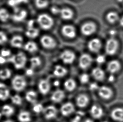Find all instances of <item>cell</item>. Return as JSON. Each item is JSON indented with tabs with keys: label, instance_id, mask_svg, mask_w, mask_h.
<instances>
[{
	"label": "cell",
	"instance_id": "cell-1",
	"mask_svg": "<svg viewBox=\"0 0 123 122\" xmlns=\"http://www.w3.org/2000/svg\"><path fill=\"white\" fill-rule=\"evenodd\" d=\"M36 22L40 28L45 31L51 29L55 23L53 18L46 13L40 14L37 17Z\"/></svg>",
	"mask_w": 123,
	"mask_h": 122
},
{
	"label": "cell",
	"instance_id": "cell-2",
	"mask_svg": "<svg viewBox=\"0 0 123 122\" xmlns=\"http://www.w3.org/2000/svg\"><path fill=\"white\" fill-rule=\"evenodd\" d=\"M7 60L8 62L12 63L16 69H22L27 63V58L25 53L20 51L9 57Z\"/></svg>",
	"mask_w": 123,
	"mask_h": 122
},
{
	"label": "cell",
	"instance_id": "cell-3",
	"mask_svg": "<svg viewBox=\"0 0 123 122\" xmlns=\"http://www.w3.org/2000/svg\"><path fill=\"white\" fill-rule=\"evenodd\" d=\"M12 86L13 89L17 92H21L27 86V81L23 76L16 75L12 79Z\"/></svg>",
	"mask_w": 123,
	"mask_h": 122
},
{
	"label": "cell",
	"instance_id": "cell-4",
	"mask_svg": "<svg viewBox=\"0 0 123 122\" xmlns=\"http://www.w3.org/2000/svg\"><path fill=\"white\" fill-rule=\"evenodd\" d=\"M97 27L95 23L92 21L85 22L80 27V32L83 36H91L96 31Z\"/></svg>",
	"mask_w": 123,
	"mask_h": 122
},
{
	"label": "cell",
	"instance_id": "cell-5",
	"mask_svg": "<svg viewBox=\"0 0 123 122\" xmlns=\"http://www.w3.org/2000/svg\"><path fill=\"white\" fill-rule=\"evenodd\" d=\"M40 44L43 48L47 50H52L56 47V41L52 36L48 35H44L40 38Z\"/></svg>",
	"mask_w": 123,
	"mask_h": 122
},
{
	"label": "cell",
	"instance_id": "cell-6",
	"mask_svg": "<svg viewBox=\"0 0 123 122\" xmlns=\"http://www.w3.org/2000/svg\"><path fill=\"white\" fill-rule=\"evenodd\" d=\"M118 41L113 38H111L107 41L105 50L107 55L110 56H113L115 55L118 50Z\"/></svg>",
	"mask_w": 123,
	"mask_h": 122
},
{
	"label": "cell",
	"instance_id": "cell-7",
	"mask_svg": "<svg viewBox=\"0 0 123 122\" xmlns=\"http://www.w3.org/2000/svg\"><path fill=\"white\" fill-rule=\"evenodd\" d=\"M61 32L63 36L69 39H73L77 36L76 28L72 24H65L62 27Z\"/></svg>",
	"mask_w": 123,
	"mask_h": 122
},
{
	"label": "cell",
	"instance_id": "cell-8",
	"mask_svg": "<svg viewBox=\"0 0 123 122\" xmlns=\"http://www.w3.org/2000/svg\"><path fill=\"white\" fill-rule=\"evenodd\" d=\"M28 13L26 10L22 8H15L12 16V19L15 22H23L27 18Z\"/></svg>",
	"mask_w": 123,
	"mask_h": 122
},
{
	"label": "cell",
	"instance_id": "cell-9",
	"mask_svg": "<svg viewBox=\"0 0 123 122\" xmlns=\"http://www.w3.org/2000/svg\"><path fill=\"white\" fill-rule=\"evenodd\" d=\"M61 60L66 64H71L75 60L76 55L73 51L70 50H65L60 55Z\"/></svg>",
	"mask_w": 123,
	"mask_h": 122
},
{
	"label": "cell",
	"instance_id": "cell-10",
	"mask_svg": "<svg viewBox=\"0 0 123 122\" xmlns=\"http://www.w3.org/2000/svg\"><path fill=\"white\" fill-rule=\"evenodd\" d=\"M92 62V58L88 54L85 53L81 55L79 61V64L80 67L83 69H86L90 67Z\"/></svg>",
	"mask_w": 123,
	"mask_h": 122
},
{
	"label": "cell",
	"instance_id": "cell-11",
	"mask_svg": "<svg viewBox=\"0 0 123 122\" xmlns=\"http://www.w3.org/2000/svg\"><path fill=\"white\" fill-rule=\"evenodd\" d=\"M102 44L101 41L97 38H93L90 40L87 44V48L93 53H98L101 49Z\"/></svg>",
	"mask_w": 123,
	"mask_h": 122
},
{
	"label": "cell",
	"instance_id": "cell-12",
	"mask_svg": "<svg viewBox=\"0 0 123 122\" xmlns=\"http://www.w3.org/2000/svg\"><path fill=\"white\" fill-rule=\"evenodd\" d=\"M59 15L62 19L65 21H70L74 18V13L73 10L68 7H63L60 8Z\"/></svg>",
	"mask_w": 123,
	"mask_h": 122
},
{
	"label": "cell",
	"instance_id": "cell-13",
	"mask_svg": "<svg viewBox=\"0 0 123 122\" xmlns=\"http://www.w3.org/2000/svg\"><path fill=\"white\" fill-rule=\"evenodd\" d=\"M98 94L102 99L109 100L113 95V92L111 88L106 86H102L99 88Z\"/></svg>",
	"mask_w": 123,
	"mask_h": 122
},
{
	"label": "cell",
	"instance_id": "cell-14",
	"mask_svg": "<svg viewBox=\"0 0 123 122\" xmlns=\"http://www.w3.org/2000/svg\"><path fill=\"white\" fill-rule=\"evenodd\" d=\"M121 68L120 62L117 60L110 61L107 66V69L111 74H114L119 71Z\"/></svg>",
	"mask_w": 123,
	"mask_h": 122
},
{
	"label": "cell",
	"instance_id": "cell-15",
	"mask_svg": "<svg viewBox=\"0 0 123 122\" xmlns=\"http://www.w3.org/2000/svg\"><path fill=\"white\" fill-rule=\"evenodd\" d=\"M57 112L56 108L53 105L47 106L44 108L43 111L44 117L48 120L54 118L56 116Z\"/></svg>",
	"mask_w": 123,
	"mask_h": 122
},
{
	"label": "cell",
	"instance_id": "cell-16",
	"mask_svg": "<svg viewBox=\"0 0 123 122\" xmlns=\"http://www.w3.org/2000/svg\"><path fill=\"white\" fill-rule=\"evenodd\" d=\"M24 40L22 36L17 35L13 36L10 40L11 46L13 48L20 49L23 47Z\"/></svg>",
	"mask_w": 123,
	"mask_h": 122
},
{
	"label": "cell",
	"instance_id": "cell-17",
	"mask_svg": "<svg viewBox=\"0 0 123 122\" xmlns=\"http://www.w3.org/2000/svg\"><path fill=\"white\" fill-rule=\"evenodd\" d=\"M111 117L117 122H123V108L117 107L113 109L111 112Z\"/></svg>",
	"mask_w": 123,
	"mask_h": 122
},
{
	"label": "cell",
	"instance_id": "cell-18",
	"mask_svg": "<svg viewBox=\"0 0 123 122\" xmlns=\"http://www.w3.org/2000/svg\"><path fill=\"white\" fill-rule=\"evenodd\" d=\"M90 113L93 118L98 119L103 116L104 112L100 106L97 105H94L90 109Z\"/></svg>",
	"mask_w": 123,
	"mask_h": 122
},
{
	"label": "cell",
	"instance_id": "cell-19",
	"mask_svg": "<svg viewBox=\"0 0 123 122\" xmlns=\"http://www.w3.org/2000/svg\"><path fill=\"white\" fill-rule=\"evenodd\" d=\"M25 35L28 38L30 39H35L38 36L40 31L37 28L34 27L31 23L29 24L27 30L25 31Z\"/></svg>",
	"mask_w": 123,
	"mask_h": 122
},
{
	"label": "cell",
	"instance_id": "cell-20",
	"mask_svg": "<svg viewBox=\"0 0 123 122\" xmlns=\"http://www.w3.org/2000/svg\"><path fill=\"white\" fill-rule=\"evenodd\" d=\"M38 87L40 93L43 94H46L50 91V84L47 79H42L39 83Z\"/></svg>",
	"mask_w": 123,
	"mask_h": 122
},
{
	"label": "cell",
	"instance_id": "cell-21",
	"mask_svg": "<svg viewBox=\"0 0 123 122\" xmlns=\"http://www.w3.org/2000/svg\"><path fill=\"white\" fill-rule=\"evenodd\" d=\"M74 111V107L71 102H67L61 107V112L64 116H67L72 114Z\"/></svg>",
	"mask_w": 123,
	"mask_h": 122
},
{
	"label": "cell",
	"instance_id": "cell-22",
	"mask_svg": "<svg viewBox=\"0 0 123 122\" xmlns=\"http://www.w3.org/2000/svg\"><path fill=\"white\" fill-rule=\"evenodd\" d=\"M89 102V98L86 94H81L76 98V104L77 106L80 108H84L88 105Z\"/></svg>",
	"mask_w": 123,
	"mask_h": 122
},
{
	"label": "cell",
	"instance_id": "cell-23",
	"mask_svg": "<svg viewBox=\"0 0 123 122\" xmlns=\"http://www.w3.org/2000/svg\"><path fill=\"white\" fill-rule=\"evenodd\" d=\"M92 75L95 79L98 81H103L105 78V73L101 68L96 67L92 71Z\"/></svg>",
	"mask_w": 123,
	"mask_h": 122
},
{
	"label": "cell",
	"instance_id": "cell-24",
	"mask_svg": "<svg viewBox=\"0 0 123 122\" xmlns=\"http://www.w3.org/2000/svg\"><path fill=\"white\" fill-rule=\"evenodd\" d=\"M65 97V93L63 90L57 89L52 94L50 99L55 102H59L63 100Z\"/></svg>",
	"mask_w": 123,
	"mask_h": 122
},
{
	"label": "cell",
	"instance_id": "cell-25",
	"mask_svg": "<svg viewBox=\"0 0 123 122\" xmlns=\"http://www.w3.org/2000/svg\"><path fill=\"white\" fill-rule=\"evenodd\" d=\"M23 47L25 51L29 53H35L38 50V47L36 43L32 41L27 42L24 44Z\"/></svg>",
	"mask_w": 123,
	"mask_h": 122
},
{
	"label": "cell",
	"instance_id": "cell-26",
	"mask_svg": "<svg viewBox=\"0 0 123 122\" xmlns=\"http://www.w3.org/2000/svg\"><path fill=\"white\" fill-rule=\"evenodd\" d=\"M68 73V71L66 68L59 65L55 66L53 71L54 76L58 78H62L65 76Z\"/></svg>",
	"mask_w": 123,
	"mask_h": 122
},
{
	"label": "cell",
	"instance_id": "cell-27",
	"mask_svg": "<svg viewBox=\"0 0 123 122\" xmlns=\"http://www.w3.org/2000/svg\"><path fill=\"white\" fill-rule=\"evenodd\" d=\"M2 115L6 117H10L14 113V109L12 106L9 105H5L1 108Z\"/></svg>",
	"mask_w": 123,
	"mask_h": 122
},
{
	"label": "cell",
	"instance_id": "cell-28",
	"mask_svg": "<svg viewBox=\"0 0 123 122\" xmlns=\"http://www.w3.org/2000/svg\"><path fill=\"white\" fill-rule=\"evenodd\" d=\"M18 119L20 122H29L31 120V116L28 111H22L18 114Z\"/></svg>",
	"mask_w": 123,
	"mask_h": 122
},
{
	"label": "cell",
	"instance_id": "cell-29",
	"mask_svg": "<svg viewBox=\"0 0 123 122\" xmlns=\"http://www.w3.org/2000/svg\"><path fill=\"white\" fill-rule=\"evenodd\" d=\"M37 95L36 92L33 90H30L26 92L25 94L26 100L28 102L34 104L37 101Z\"/></svg>",
	"mask_w": 123,
	"mask_h": 122
},
{
	"label": "cell",
	"instance_id": "cell-30",
	"mask_svg": "<svg viewBox=\"0 0 123 122\" xmlns=\"http://www.w3.org/2000/svg\"><path fill=\"white\" fill-rule=\"evenodd\" d=\"M11 17L10 13L6 8H0V21L2 22H8Z\"/></svg>",
	"mask_w": 123,
	"mask_h": 122
},
{
	"label": "cell",
	"instance_id": "cell-31",
	"mask_svg": "<svg viewBox=\"0 0 123 122\" xmlns=\"http://www.w3.org/2000/svg\"><path fill=\"white\" fill-rule=\"evenodd\" d=\"M76 86L77 84L75 81L71 78L67 79L64 84L65 89L69 92L73 91L76 88Z\"/></svg>",
	"mask_w": 123,
	"mask_h": 122
},
{
	"label": "cell",
	"instance_id": "cell-32",
	"mask_svg": "<svg viewBox=\"0 0 123 122\" xmlns=\"http://www.w3.org/2000/svg\"><path fill=\"white\" fill-rule=\"evenodd\" d=\"M106 18L109 23H114L119 20V17L117 12L110 11L107 14Z\"/></svg>",
	"mask_w": 123,
	"mask_h": 122
},
{
	"label": "cell",
	"instance_id": "cell-33",
	"mask_svg": "<svg viewBox=\"0 0 123 122\" xmlns=\"http://www.w3.org/2000/svg\"><path fill=\"white\" fill-rule=\"evenodd\" d=\"M12 74V71L8 68H4L0 69V79L2 80L9 79Z\"/></svg>",
	"mask_w": 123,
	"mask_h": 122
},
{
	"label": "cell",
	"instance_id": "cell-34",
	"mask_svg": "<svg viewBox=\"0 0 123 122\" xmlns=\"http://www.w3.org/2000/svg\"><path fill=\"white\" fill-rule=\"evenodd\" d=\"M48 0H35V5L36 7L39 9L46 8L49 6Z\"/></svg>",
	"mask_w": 123,
	"mask_h": 122
},
{
	"label": "cell",
	"instance_id": "cell-35",
	"mask_svg": "<svg viewBox=\"0 0 123 122\" xmlns=\"http://www.w3.org/2000/svg\"><path fill=\"white\" fill-rule=\"evenodd\" d=\"M10 97V92L9 89L6 88L0 89V100H6Z\"/></svg>",
	"mask_w": 123,
	"mask_h": 122
},
{
	"label": "cell",
	"instance_id": "cell-36",
	"mask_svg": "<svg viewBox=\"0 0 123 122\" xmlns=\"http://www.w3.org/2000/svg\"><path fill=\"white\" fill-rule=\"evenodd\" d=\"M30 64L32 67L35 68L40 66L41 64V60L38 56H33L31 58Z\"/></svg>",
	"mask_w": 123,
	"mask_h": 122
},
{
	"label": "cell",
	"instance_id": "cell-37",
	"mask_svg": "<svg viewBox=\"0 0 123 122\" xmlns=\"http://www.w3.org/2000/svg\"><path fill=\"white\" fill-rule=\"evenodd\" d=\"M11 100L12 103L16 105H20L22 102V97L17 94L12 96L11 97Z\"/></svg>",
	"mask_w": 123,
	"mask_h": 122
},
{
	"label": "cell",
	"instance_id": "cell-38",
	"mask_svg": "<svg viewBox=\"0 0 123 122\" xmlns=\"http://www.w3.org/2000/svg\"><path fill=\"white\" fill-rule=\"evenodd\" d=\"M8 38L6 34L3 31H0V45L4 44L7 42Z\"/></svg>",
	"mask_w": 123,
	"mask_h": 122
},
{
	"label": "cell",
	"instance_id": "cell-39",
	"mask_svg": "<svg viewBox=\"0 0 123 122\" xmlns=\"http://www.w3.org/2000/svg\"><path fill=\"white\" fill-rule=\"evenodd\" d=\"M44 108L43 105L41 104H35L33 106L32 110L34 112L36 113H40V112H43Z\"/></svg>",
	"mask_w": 123,
	"mask_h": 122
},
{
	"label": "cell",
	"instance_id": "cell-40",
	"mask_svg": "<svg viewBox=\"0 0 123 122\" xmlns=\"http://www.w3.org/2000/svg\"><path fill=\"white\" fill-rule=\"evenodd\" d=\"M80 82L83 84H85L88 83L90 80V77L88 74L84 73L81 74L80 78Z\"/></svg>",
	"mask_w": 123,
	"mask_h": 122
},
{
	"label": "cell",
	"instance_id": "cell-41",
	"mask_svg": "<svg viewBox=\"0 0 123 122\" xmlns=\"http://www.w3.org/2000/svg\"><path fill=\"white\" fill-rule=\"evenodd\" d=\"M11 55V51L10 50L7 49H3L0 51V56L4 58L9 57Z\"/></svg>",
	"mask_w": 123,
	"mask_h": 122
},
{
	"label": "cell",
	"instance_id": "cell-42",
	"mask_svg": "<svg viewBox=\"0 0 123 122\" xmlns=\"http://www.w3.org/2000/svg\"><path fill=\"white\" fill-rule=\"evenodd\" d=\"M105 57L103 55H99L97 57L96 61L98 64H101L104 63L105 61Z\"/></svg>",
	"mask_w": 123,
	"mask_h": 122
},
{
	"label": "cell",
	"instance_id": "cell-43",
	"mask_svg": "<svg viewBox=\"0 0 123 122\" xmlns=\"http://www.w3.org/2000/svg\"><path fill=\"white\" fill-rule=\"evenodd\" d=\"M60 9H58V8L53 7L51 8V12L53 13H54V14H59V11H60Z\"/></svg>",
	"mask_w": 123,
	"mask_h": 122
},
{
	"label": "cell",
	"instance_id": "cell-44",
	"mask_svg": "<svg viewBox=\"0 0 123 122\" xmlns=\"http://www.w3.org/2000/svg\"><path fill=\"white\" fill-rule=\"evenodd\" d=\"M115 79H116L115 77L113 74H111L108 78V81L110 83H113L115 81Z\"/></svg>",
	"mask_w": 123,
	"mask_h": 122
},
{
	"label": "cell",
	"instance_id": "cell-45",
	"mask_svg": "<svg viewBox=\"0 0 123 122\" xmlns=\"http://www.w3.org/2000/svg\"><path fill=\"white\" fill-rule=\"evenodd\" d=\"M90 89L92 90H95V89H98L99 88L98 85L96 83H93L90 85Z\"/></svg>",
	"mask_w": 123,
	"mask_h": 122
},
{
	"label": "cell",
	"instance_id": "cell-46",
	"mask_svg": "<svg viewBox=\"0 0 123 122\" xmlns=\"http://www.w3.org/2000/svg\"><path fill=\"white\" fill-rule=\"evenodd\" d=\"M6 59V58H4L3 57L0 56V65L4 64L6 62L7 60Z\"/></svg>",
	"mask_w": 123,
	"mask_h": 122
},
{
	"label": "cell",
	"instance_id": "cell-47",
	"mask_svg": "<svg viewBox=\"0 0 123 122\" xmlns=\"http://www.w3.org/2000/svg\"><path fill=\"white\" fill-rule=\"evenodd\" d=\"M26 73L27 75L30 76V75H32V74H33V72L32 71V69H28L27 70V71L26 72Z\"/></svg>",
	"mask_w": 123,
	"mask_h": 122
},
{
	"label": "cell",
	"instance_id": "cell-48",
	"mask_svg": "<svg viewBox=\"0 0 123 122\" xmlns=\"http://www.w3.org/2000/svg\"><path fill=\"white\" fill-rule=\"evenodd\" d=\"M119 23L121 27H123V17L119 19Z\"/></svg>",
	"mask_w": 123,
	"mask_h": 122
},
{
	"label": "cell",
	"instance_id": "cell-49",
	"mask_svg": "<svg viewBox=\"0 0 123 122\" xmlns=\"http://www.w3.org/2000/svg\"><path fill=\"white\" fill-rule=\"evenodd\" d=\"M79 120H80V118L77 117V118H76L74 120L73 122H79Z\"/></svg>",
	"mask_w": 123,
	"mask_h": 122
},
{
	"label": "cell",
	"instance_id": "cell-50",
	"mask_svg": "<svg viewBox=\"0 0 123 122\" xmlns=\"http://www.w3.org/2000/svg\"><path fill=\"white\" fill-rule=\"evenodd\" d=\"M110 33L111 35L116 34V31L114 30H112L111 31H110Z\"/></svg>",
	"mask_w": 123,
	"mask_h": 122
},
{
	"label": "cell",
	"instance_id": "cell-51",
	"mask_svg": "<svg viewBox=\"0 0 123 122\" xmlns=\"http://www.w3.org/2000/svg\"><path fill=\"white\" fill-rule=\"evenodd\" d=\"M83 122H94L93 121L90 120V119H86V120H85Z\"/></svg>",
	"mask_w": 123,
	"mask_h": 122
},
{
	"label": "cell",
	"instance_id": "cell-52",
	"mask_svg": "<svg viewBox=\"0 0 123 122\" xmlns=\"http://www.w3.org/2000/svg\"><path fill=\"white\" fill-rule=\"evenodd\" d=\"M3 122H14L12 120H6V121H4Z\"/></svg>",
	"mask_w": 123,
	"mask_h": 122
},
{
	"label": "cell",
	"instance_id": "cell-53",
	"mask_svg": "<svg viewBox=\"0 0 123 122\" xmlns=\"http://www.w3.org/2000/svg\"><path fill=\"white\" fill-rule=\"evenodd\" d=\"M2 116H3V115H2V114L1 112H0V118Z\"/></svg>",
	"mask_w": 123,
	"mask_h": 122
},
{
	"label": "cell",
	"instance_id": "cell-54",
	"mask_svg": "<svg viewBox=\"0 0 123 122\" xmlns=\"http://www.w3.org/2000/svg\"><path fill=\"white\" fill-rule=\"evenodd\" d=\"M118 2H122L123 1V0H118Z\"/></svg>",
	"mask_w": 123,
	"mask_h": 122
},
{
	"label": "cell",
	"instance_id": "cell-55",
	"mask_svg": "<svg viewBox=\"0 0 123 122\" xmlns=\"http://www.w3.org/2000/svg\"><path fill=\"white\" fill-rule=\"evenodd\" d=\"M107 122V121H103V122Z\"/></svg>",
	"mask_w": 123,
	"mask_h": 122
}]
</instances>
